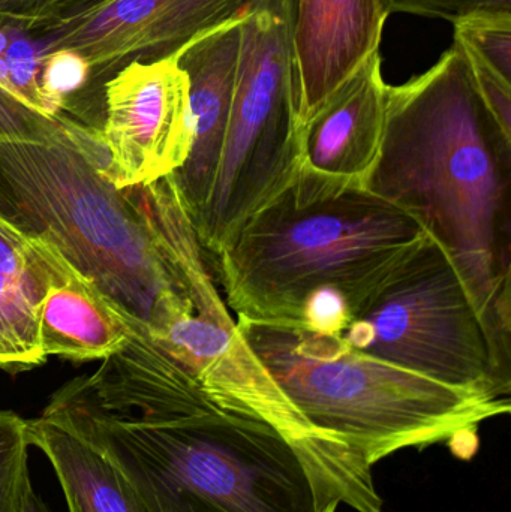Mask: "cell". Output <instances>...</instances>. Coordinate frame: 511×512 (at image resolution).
<instances>
[{"instance_id": "obj_1", "label": "cell", "mask_w": 511, "mask_h": 512, "mask_svg": "<svg viewBox=\"0 0 511 512\" xmlns=\"http://www.w3.org/2000/svg\"><path fill=\"white\" fill-rule=\"evenodd\" d=\"M128 345L51 396L41 417L95 448L146 512H336L269 424L216 408L131 322Z\"/></svg>"}, {"instance_id": "obj_2", "label": "cell", "mask_w": 511, "mask_h": 512, "mask_svg": "<svg viewBox=\"0 0 511 512\" xmlns=\"http://www.w3.org/2000/svg\"><path fill=\"white\" fill-rule=\"evenodd\" d=\"M511 137L483 104L458 42L387 86L383 140L363 188L413 216L446 251L511 373Z\"/></svg>"}, {"instance_id": "obj_3", "label": "cell", "mask_w": 511, "mask_h": 512, "mask_svg": "<svg viewBox=\"0 0 511 512\" xmlns=\"http://www.w3.org/2000/svg\"><path fill=\"white\" fill-rule=\"evenodd\" d=\"M101 132L0 87V216L48 243L123 315L149 328L173 274L140 207L107 176Z\"/></svg>"}, {"instance_id": "obj_4", "label": "cell", "mask_w": 511, "mask_h": 512, "mask_svg": "<svg viewBox=\"0 0 511 512\" xmlns=\"http://www.w3.org/2000/svg\"><path fill=\"white\" fill-rule=\"evenodd\" d=\"M429 234L362 186L300 170L296 180L206 256L234 315L299 322L315 289H341L351 315Z\"/></svg>"}, {"instance_id": "obj_5", "label": "cell", "mask_w": 511, "mask_h": 512, "mask_svg": "<svg viewBox=\"0 0 511 512\" xmlns=\"http://www.w3.org/2000/svg\"><path fill=\"white\" fill-rule=\"evenodd\" d=\"M236 324L299 411L369 466L511 411L510 399L450 387L360 354L341 336L242 316Z\"/></svg>"}, {"instance_id": "obj_6", "label": "cell", "mask_w": 511, "mask_h": 512, "mask_svg": "<svg viewBox=\"0 0 511 512\" xmlns=\"http://www.w3.org/2000/svg\"><path fill=\"white\" fill-rule=\"evenodd\" d=\"M294 0H255L240 21L230 125L209 201L192 224L206 256L219 254L302 167L294 96Z\"/></svg>"}, {"instance_id": "obj_7", "label": "cell", "mask_w": 511, "mask_h": 512, "mask_svg": "<svg viewBox=\"0 0 511 512\" xmlns=\"http://www.w3.org/2000/svg\"><path fill=\"white\" fill-rule=\"evenodd\" d=\"M354 351L461 390L510 399L485 324L452 259L431 236L351 315Z\"/></svg>"}, {"instance_id": "obj_8", "label": "cell", "mask_w": 511, "mask_h": 512, "mask_svg": "<svg viewBox=\"0 0 511 512\" xmlns=\"http://www.w3.org/2000/svg\"><path fill=\"white\" fill-rule=\"evenodd\" d=\"M255 0H60L27 35L42 57L71 50L90 66L78 122L101 132L105 84L132 63L176 57L195 39L240 20Z\"/></svg>"}, {"instance_id": "obj_9", "label": "cell", "mask_w": 511, "mask_h": 512, "mask_svg": "<svg viewBox=\"0 0 511 512\" xmlns=\"http://www.w3.org/2000/svg\"><path fill=\"white\" fill-rule=\"evenodd\" d=\"M102 141L117 189L147 186L176 173L191 149L189 81L176 57L132 63L104 89Z\"/></svg>"}, {"instance_id": "obj_10", "label": "cell", "mask_w": 511, "mask_h": 512, "mask_svg": "<svg viewBox=\"0 0 511 512\" xmlns=\"http://www.w3.org/2000/svg\"><path fill=\"white\" fill-rule=\"evenodd\" d=\"M386 0H294V96L303 126L380 53Z\"/></svg>"}, {"instance_id": "obj_11", "label": "cell", "mask_w": 511, "mask_h": 512, "mask_svg": "<svg viewBox=\"0 0 511 512\" xmlns=\"http://www.w3.org/2000/svg\"><path fill=\"white\" fill-rule=\"evenodd\" d=\"M240 21L242 18L200 36L176 56L189 81L191 149L171 179L191 224L209 201L230 125Z\"/></svg>"}, {"instance_id": "obj_12", "label": "cell", "mask_w": 511, "mask_h": 512, "mask_svg": "<svg viewBox=\"0 0 511 512\" xmlns=\"http://www.w3.org/2000/svg\"><path fill=\"white\" fill-rule=\"evenodd\" d=\"M386 90L377 53L303 126L300 170L363 188L380 153Z\"/></svg>"}, {"instance_id": "obj_13", "label": "cell", "mask_w": 511, "mask_h": 512, "mask_svg": "<svg viewBox=\"0 0 511 512\" xmlns=\"http://www.w3.org/2000/svg\"><path fill=\"white\" fill-rule=\"evenodd\" d=\"M39 345L71 361L104 360L122 351L131 327L98 286L56 249L54 276L38 313Z\"/></svg>"}, {"instance_id": "obj_14", "label": "cell", "mask_w": 511, "mask_h": 512, "mask_svg": "<svg viewBox=\"0 0 511 512\" xmlns=\"http://www.w3.org/2000/svg\"><path fill=\"white\" fill-rule=\"evenodd\" d=\"M56 249L30 239L0 216V370L26 372L45 363L38 313L54 276Z\"/></svg>"}, {"instance_id": "obj_15", "label": "cell", "mask_w": 511, "mask_h": 512, "mask_svg": "<svg viewBox=\"0 0 511 512\" xmlns=\"http://www.w3.org/2000/svg\"><path fill=\"white\" fill-rule=\"evenodd\" d=\"M27 433L53 466L68 512H146L111 463L68 430L39 417Z\"/></svg>"}, {"instance_id": "obj_16", "label": "cell", "mask_w": 511, "mask_h": 512, "mask_svg": "<svg viewBox=\"0 0 511 512\" xmlns=\"http://www.w3.org/2000/svg\"><path fill=\"white\" fill-rule=\"evenodd\" d=\"M29 421L0 411V512H27L33 487L29 478Z\"/></svg>"}, {"instance_id": "obj_17", "label": "cell", "mask_w": 511, "mask_h": 512, "mask_svg": "<svg viewBox=\"0 0 511 512\" xmlns=\"http://www.w3.org/2000/svg\"><path fill=\"white\" fill-rule=\"evenodd\" d=\"M455 42L511 81V14H482L453 24Z\"/></svg>"}, {"instance_id": "obj_18", "label": "cell", "mask_w": 511, "mask_h": 512, "mask_svg": "<svg viewBox=\"0 0 511 512\" xmlns=\"http://www.w3.org/2000/svg\"><path fill=\"white\" fill-rule=\"evenodd\" d=\"M8 32V47L5 51L8 69L9 95L24 104L50 116L54 114L41 89V69L44 57L39 53L36 42L20 27L3 26Z\"/></svg>"}, {"instance_id": "obj_19", "label": "cell", "mask_w": 511, "mask_h": 512, "mask_svg": "<svg viewBox=\"0 0 511 512\" xmlns=\"http://www.w3.org/2000/svg\"><path fill=\"white\" fill-rule=\"evenodd\" d=\"M351 318L350 298L344 291L332 286L315 289L305 298L300 310L299 322L314 333L339 336Z\"/></svg>"}, {"instance_id": "obj_20", "label": "cell", "mask_w": 511, "mask_h": 512, "mask_svg": "<svg viewBox=\"0 0 511 512\" xmlns=\"http://www.w3.org/2000/svg\"><path fill=\"white\" fill-rule=\"evenodd\" d=\"M390 14L422 15L455 24L482 14H511V0H386Z\"/></svg>"}, {"instance_id": "obj_21", "label": "cell", "mask_w": 511, "mask_h": 512, "mask_svg": "<svg viewBox=\"0 0 511 512\" xmlns=\"http://www.w3.org/2000/svg\"><path fill=\"white\" fill-rule=\"evenodd\" d=\"M464 50V48H462ZM477 92L504 134L511 137V81L464 50Z\"/></svg>"}, {"instance_id": "obj_22", "label": "cell", "mask_w": 511, "mask_h": 512, "mask_svg": "<svg viewBox=\"0 0 511 512\" xmlns=\"http://www.w3.org/2000/svg\"><path fill=\"white\" fill-rule=\"evenodd\" d=\"M60 0H0V27L27 29Z\"/></svg>"}, {"instance_id": "obj_23", "label": "cell", "mask_w": 511, "mask_h": 512, "mask_svg": "<svg viewBox=\"0 0 511 512\" xmlns=\"http://www.w3.org/2000/svg\"><path fill=\"white\" fill-rule=\"evenodd\" d=\"M450 453L456 459L470 462L477 456L480 450L479 426L464 427L456 430L446 441Z\"/></svg>"}, {"instance_id": "obj_24", "label": "cell", "mask_w": 511, "mask_h": 512, "mask_svg": "<svg viewBox=\"0 0 511 512\" xmlns=\"http://www.w3.org/2000/svg\"><path fill=\"white\" fill-rule=\"evenodd\" d=\"M6 47H8V32H6V27L2 26L0 27V87H2L5 92H8V69H6L5 62Z\"/></svg>"}, {"instance_id": "obj_25", "label": "cell", "mask_w": 511, "mask_h": 512, "mask_svg": "<svg viewBox=\"0 0 511 512\" xmlns=\"http://www.w3.org/2000/svg\"><path fill=\"white\" fill-rule=\"evenodd\" d=\"M27 512H51L50 508L44 504L41 498L36 495L35 490H32L27 501Z\"/></svg>"}]
</instances>
